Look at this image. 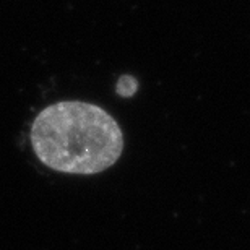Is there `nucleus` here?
<instances>
[{
	"label": "nucleus",
	"mask_w": 250,
	"mask_h": 250,
	"mask_svg": "<svg viewBox=\"0 0 250 250\" xmlns=\"http://www.w3.org/2000/svg\"><path fill=\"white\" fill-rule=\"evenodd\" d=\"M31 145L44 166L65 174H98L117 163L124 135L104 109L83 101H62L38 114Z\"/></svg>",
	"instance_id": "nucleus-1"
},
{
	"label": "nucleus",
	"mask_w": 250,
	"mask_h": 250,
	"mask_svg": "<svg viewBox=\"0 0 250 250\" xmlns=\"http://www.w3.org/2000/svg\"><path fill=\"white\" fill-rule=\"evenodd\" d=\"M135 89H137V82L132 78V77H122L119 80L117 83V91L122 94V96H132L135 93Z\"/></svg>",
	"instance_id": "nucleus-2"
}]
</instances>
